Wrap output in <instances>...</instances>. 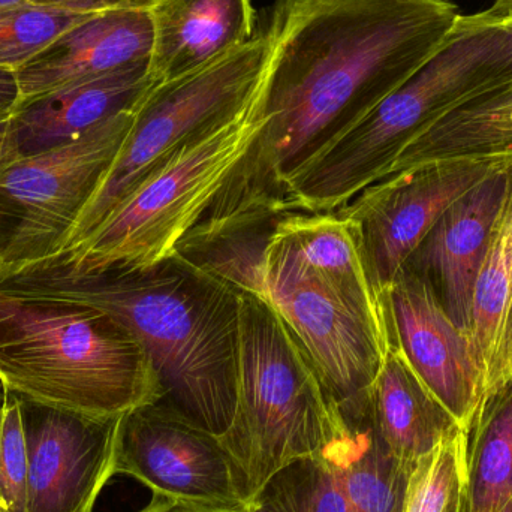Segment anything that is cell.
I'll return each instance as SVG.
<instances>
[{"instance_id": "obj_23", "label": "cell", "mask_w": 512, "mask_h": 512, "mask_svg": "<svg viewBox=\"0 0 512 512\" xmlns=\"http://www.w3.org/2000/svg\"><path fill=\"white\" fill-rule=\"evenodd\" d=\"M512 289V164L498 218L493 225L489 246L475 280L471 310V339L481 369L486 376L487 393L495 384L502 327Z\"/></svg>"}, {"instance_id": "obj_7", "label": "cell", "mask_w": 512, "mask_h": 512, "mask_svg": "<svg viewBox=\"0 0 512 512\" xmlns=\"http://www.w3.org/2000/svg\"><path fill=\"white\" fill-rule=\"evenodd\" d=\"M262 225L183 256L236 291L264 301L303 346L343 418L361 420L393 333L316 279Z\"/></svg>"}, {"instance_id": "obj_24", "label": "cell", "mask_w": 512, "mask_h": 512, "mask_svg": "<svg viewBox=\"0 0 512 512\" xmlns=\"http://www.w3.org/2000/svg\"><path fill=\"white\" fill-rule=\"evenodd\" d=\"M89 15L33 2L0 9V68L17 71Z\"/></svg>"}, {"instance_id": "obj_9", "label": "cell", "mask_w": 512, "mask_h": 512, "mask_svg": "<svg viewBox=\"0 0 512 512\" xmlns=\"http://www.w3.org/2000/svg\"><path fill=\"white\" fill-rule=\"evenodd\" d=\"M135 110L110 117L65 146L3 162L0 274L60 251L128 137Z\"/></svg>"}, {"instance_id": "obj_15", "label": "cell", "mask_w": 512, "mask_h": 512, "mask_svg": "<svg viewBox=\"0 0 512 512\" xmlns=\"http://www.w3.org/2000/svg\"><path fill=\"white\" fill-rule=\"evenodd\" d=\"M152 51L153 24L147 8L89 15L15 71L21 99L150 66Z\"/></svg>"}, {"instance_id": "obj_17", "label": "cell", "mask_w": 512, "mask_h": 512, "mask_svg": "<svg viewBox=\"0 0 512 512\" xmlns=\"http://www.w3.org/2000/svg\"><path fill=\"white\" fill-rule=\"evenodd\" d=\"M268 233L316 279L393 333L387 298L373 280L357 221L337 212H291L274 218Z\"/></svg>"}, {"instance_id": "obj_35", "label": "cell", "mask_w": 512, "mask_h": 512, "mask_svg": "<svg viewBox=\"0 0 512 512\" xmlns=\"http://www.w3.org/2000/svg\"><path fill=\"white\" fill-rule=\"evenodd\" d=\"M447 512H465V493L462 498L457 499Z\"/></svg>"}, {"instance_id": "obj_8", "label": "cell", "mask_w": 512, "mask_h": 512, "mask_svg": "<svg viewBox=\"0 0 512 512\" xmlns=\"http://www.w3.org/2000/svg\"><path fill=\"white\" fill-rule=\"evenodd\" d=\"M265 60L267 39L258 32L242 47L198 71L153 84L138 102L119 153L57 254L83 242L174 150L245 108L261 80Z\"/></svg>"}, {"instance_id": "obj_41", "label": "cell", "mask_w": 512, "mask_h": 512, "mask_svg": "<svg viewBox=\"0 0 512 512\" xmlns=\"http://www.w3.org/2000/svg\"><path fill=\"white\" fill-rule=\"evenodd\" d=\"M147 2H150V0H147Z\"/></svg>"}, {"instance_id": "obj_16", "label": "cell", "mask_w": 512, "mask_h": 512, "mask_svg": "<svg viewBox=\"0 0 512 512\" xmlns=\"http://www.w3.org/2000/svg\"><path fill=\"white\" fill-rule=\"evenodd\" d=\"M155 84L150 66L21 99L9 119L5 161L65 146L110 117L137 107Z\"/></svg>"}, {"instance_id": "obj_1", "label": "cell", "mask_w": 512, "mask_h": 512, "mask_svg": "<svg viewBox=\"0 0 512 512\" xmlns=\"http://www.w3.org/2000/svg\"><path fill=\"white\" fill-rule=\"evenodd\" d=\"M460 15L451 0H276L255 90L265 126L203 230L225 234L277 218L289 171L423 68Z\"/></svg>"}, {"instance_id": "obj_29", "label": "cell", "mask_w": 512, "mask_h": 512, "mask_svg": "<svg viewBox=\"0 0 512 512\" xmlns=\"http://www.w3.org/2000/svg\"><path fill=\"white\" fill-rule=\"evenodd\" d=\"M512 379V289L502 327L501 345H499L498 367H496L495 384L492 390L502 382Z\"/></svg>"}, {"instance_id": "obj_12", "label": "cell", "mask_w": 512, "mask_h": 512, "mask_svg": "<svg viewBox=\"0 0 512 512\" xmlns=\"http://www.w3.org/2000/svg\"><path fill=\"white\" fill-rule=\"evenodd\" d=\"M29 457L27 512H93L116 475L122 417H92L21 399Z\"/></svg>"}, {"instance_id": "obj_39", "label": "cell", "mask_w": 512, "mask_h": 512, "mask_svg": "<svg viewBox=\"0 0 512 512\" xmlns=\"http://www.w3.org/2000/svg\"><path fill=\"white\" fill-rule=\"evenodd\" d=\"M2 409H3V399L0 400V426H2Z\"/></svg>"}, {"instance_id": "obj_33", "label": "cell", "mask_w": 512, "mask_h": 512, "mask_svg": "<svg viewBox=\"0 0 512 512\" xmlns=\"http://www.w3.org/2000/svg\"><path fill=\"white\" fill-rule=\"evenodd\" d=\"M486 15L492 20H507L512 18V0H495L489 9H486Z\"/></svg>"}, {"instance_id": "obj_20", "label": "cell", "mask_w": 512, "mask_h": 512, "mask_svg": "<svg viewBox=\"0 0 512 512\" xmlns=\"http://www.w3.org/2000/svg\"><path fill=\"white\" fill-rule=\"evenodd\" d=\"M505 158H512V83L463 102L427 126L385 177L433 162Z\"/></svg>"}, {"instance_id": "obj_30", "label": "cell", "mask_w": 512, "mask_h": 512, "mask_svg": "<svg viewBox=\"0 0 512 512\" xmlns=\"http://www.w3.org/2000/svg\"><path fill=\"white\" fill-rule=\"evenodd\" d=\"M20 99L17 74L12 69L0 68V119H9Z\"/></svg>"}, {"instance_id": "obj_38", "label": "cell", "mask_w": 512, "mask_h": 512, "mask_svg": "<svg viewBox=\"0 0 512 512\" xmlns=\"http://www.w3.org/2000/svg\"><path fill=\"white\" fill-rule=\"evenodd\" d=\"M501 512H512V501Z\"/></svg>"}, {"instance_id": "obj_4", "label": "cell", "mask_w": 512, "mask_h": 512, "mask_svg": "<svg viewBox=\"0 0 512 512\" xmlns=\"http://www.w3.org/2000/svg\"><path fill=\"white\" fill-rule=\"evenodd\" d=\"M0 385L21 399L92 417L164 400L140 340L86 304L0 289Z\"/></svg>"}, {"instance_id": "obj_25", "label": "cell", "mask_w": 512, "mask_h": 512, "mask_svg": "<svg viewBox=\"0 0 512 512\" xmlns=\"http://www.w3.org/2000/svg\"><path fill=\"white\" fill-rule=\"evenodd\" d=\"M468 432L459 433L412 469L405 512H447L465 493Z\"/></svg>"}, {"instance_id": "obj_28", "label": "cell", "mask_w": 512, "mask_h": 512, "mask_svg": "<svg viewBox=\"0 0 512 512\" xmlns=\"http://www.w3.org/2000/svg\"><path fill=\"white\" fill-rule=\"evenodd\" d=\"M38 5L66 9L75 14H99L125 8H147V0H30Z\"/></svg>"}, {"instance_id": "obj_3", "label": "cell", "mask_w": 512, "mask_h": 512, "mask_svg": "<svg viewBox=\"0 0 512 512\" xmlns=\"http://www.w3.org/2000/svg\"><path fill=\"white\" fill-rule=\"evenodd\" d=\"M512 83V39L486 12L460 15L441 50L280 183L277 215L331 213L384 179L406 144L463 102Z\"/></svg>"}, {"instance_id": "obj_40", "label": "cell", "mask_w": 512, "mask_h": 512, "mask_svg": "<svg viewBox=\"0 0 512 512\" xmlns=\"http://www.w3.org/2000/svg\"><path fill=\"white\" fill-rule=\"evenodd\" d=\"M3 399V388L2 385H0V400Z\"/></svg>"}, {"instance_id": "obj_32", "label": "cell", "mask_w": 512, "mask_h": 512, "mask_svg": "<svg viewBox=\"0 0 512 512\" xmlns=\"http://www.w3.org/2000/svg\"><path fill=\"white\" fill-rule=\"evenodd\" d=\"M233 512H289L283 507L282 502L265 487L261 493L245 502L242 507L233 510Z\"/></svg>"}, {"instance_id": "obj_34", "label": "cell", "mask_w": 512, "mask_h": 512, "mask_svg": "<svg viewBox=\"0 0 512 512\" xmlns=\"http://www.w3.org/2000/svg\"><path fill=\"white\" fill-rule=\"evenodd\" d=\"M9 119H0V168L5 161L6 149H8Z\"/></svg>"}, {"instance_id": "obj_18", "label": "cell", "mask_w": 512, "mask_h": 512, "mask_svg": "<svg viewBox=\"0 0 512 512\" xmlns=\"http://www.w3.org/2000/svg\"><path fill=\"white\" fill-rule=\"evenodd\" d=\"M155 83L198 71L255 36L252 0H150Z\"/></svg>"}, {"instance_id": "obj_27", "label": "cell", "mask_w": 512, "mask_h": 512, "mask_svg": "<svg viewBox=\"0 0 512 512\" xmlns=\"http://www.w3.org/2000/svg\"><path fill=\"white\" fill-rule=\"evenodd\" d=\"M29 457L20 397L3 390L0 426V512H27Z\"/></svg>"}, {"instance_id": "obj_26", "label": "cell", "mask_w": 512, "mask_h": 512, "mask_svg": "<svg viewBox=\"0 0 512 512\" xmlns=\"http://www.w3.org/2000/svg\"><path fill=\"white\" fill-rule=\"evenodd\" d=\"M265 487L289 512H352L336 474L321 456L291 463Z\"/></svg>"}, {"instance_id": "obj_37", "label": "cell", "mask_w": 512, "mask_h": 512, "mask_svg": "<svg viewBox=\"0 0 512 512\" xmlns=\"http://www.w3.org/2000/svg\"><path fill=\"white\" fill-rule=\"evenodd\" d=\"M499 23L504 26V29L507 30L508 35L511 36L512 39V18H507V20H498Z\"/></svg>"}, {"instance_id": "obj_22", "label": "cell", "mask_w": 512, "mask_h": 512, "mask_svg": "<svg viewBox=\"0 0 512 512\" xmlns=\"http://www.w3.org/2000/svg\"><path fill=\"white\" fill-rule=\"evenodd\" d=\"M512 501V379L490 390L468 433L465 512H501Z\"/></svg>"}, {"instance_id": "obj_31", "label": "cell", "mask_w": 512, "mask_h": 512, "mask_svg": "<svg viewBox=\"0 0 512 512\" xmlns=\"http://www.w3.org/2000/svg\"><path fill=\"white\" fill-rule=\"evenodd\" d=\"M140 512H233V510L201 507V505L186 504V502L164 498V496H153L152 502Z\"/></svg>"}, {"instance_id": "obj_19", "label": "cell", "mask_w": 512, "mask_h": 512, "mask_svg": "<svg viewBox=\"0 0 512 512\" xmlns=\"http://www.w3.org/2000/svg\"><path fill=\"white\" fill-rule=\"evenodd\" d=\"M367 420L384 447L409 466L466 432L396 342L388 348L370 390Z\"/></svg>"}, {"instance_id": "obj_10", "label": "cell", "mask_w": 512, "mask_h": 512, "mask_svg": "<svg viewBox=\"0 0 512 512\" xmlns=\"http://www.w3.org/2000/svg\"><path fill=\"white\" fill-rule=\"evenodd\" d=\"M116 475H129L153 496L237 510L243 499L221 436L198 426L167 402L123 415Z\"/></svg>"}, {"instance_id": "obj_36", "label": "cell", "mask_w": 512, "mask_h": 512, "mask_svg": "<svg viewBox=\"0 0 512 512\" xmlns=\"http://www.w3.org/2000/svg\"><path fill=\"white\" fill-rule=\"evenodd\" d=\"M30 2V0H0V9L9 8V6L20 5V3Z\"/></svg>"}, {"instance_id": "obj_5", "label": "cell", "mask_w": 512, "mask_h": 512, "mask_svg": "<svg viewBox=\"0 0 512 512\" xmlns=\"http://www.w3.org/2000/svg\"><path fill=\"white\" fill-rule=\"evenodd\" d=\"M237 301L236 412L221 442L245 504L286 466L319 456L346 420L282 319L254 295Z\"/></svg>"}, {"instance_id": "obj_6", "label": "cell", "mask_w": 512, "mask_h": 512, "mask_svg": "<svg viewBox=\"0 0 512 512\" xmlns=\"http://www.w3.org/2000/svg\"><path fill=\"white\" fill-rule=\"evenodd\" d=\"M264 126L254 93L245 108L156 165L83 242L41 261L95 274L146 270L173 259L239 173Z\"/></svg>"}, {"instance_id": "obj_14", "label": "cell", "mask_w": 512, "mask_h": 512, "mask_svg": "<svg viewBox=\"0 0 512 512\" xmlns=\"http://www.w3.org/2000/svg\"><path fill=\"white\" fill-rule=\"evenodd\" d=\"M510 165L451 204L405 265L429 280L448 316L468 333L475 280L504 201Z\"/></svg>"}, {"instance_id": "obj_2", "label": "cell", "mask_w": 512, "mask_h": 512, "mask_svg": "<svg viewBox=\"0 0 512 512\" xmlns=\"http://www.w3.org/2000/svg\"><path fill=\"white\" fill-rule=\"evenodd\" d=\"M0 289L95 307L146 349L164 402L215 435L236 412L237 291L188 256L146 270L75 274L47 261L0 274Z\"/></svg>"}, {"instance_id": "obj_11", "label": "cell", "mask_w": 512, "mask_h": 512, "mask_svg": "<svg viewBox=\"0 0 512 512\" xmlns=\"http://www.w3.org/2000/svg\"><path fill=\"white\" fill-rule=\"evenodd\" d=\"M510 164L512 158L420 165L373 183L337 210L360 224L379 291L385 295L451 204Z\"/></svg>"}, {"instance_id": "obj_13", "label": "cell", "mask_w": 512, "mask_h": 512, "mask_svg": "<svg viewBox=\"0 0 512 512\" xmlns=\"http://www.w3.org/2000/svg\"><path fill=\"white\" fill-rule=\"evenodd\" d=\"M394 342L469 433L487 394L471 334L448 316L426 277L405 267L385 292Z\"/></svg>"}, {"instance_id": "obj_21", "label": "cell", "mask_w": 512, "mask_h": 512, "mask_svg": "<svg viewBox=\"0 0 512 512\" xmlns=\"http://www.w3.org/2000/svg\"><path fill=\"white\" fill-rule=\"evenodd\" d=\"M319 456L336 474L352 512H405L414 466L384 447L367 414L346 421L343 432Z\"/></svg>"}]
</instances>
